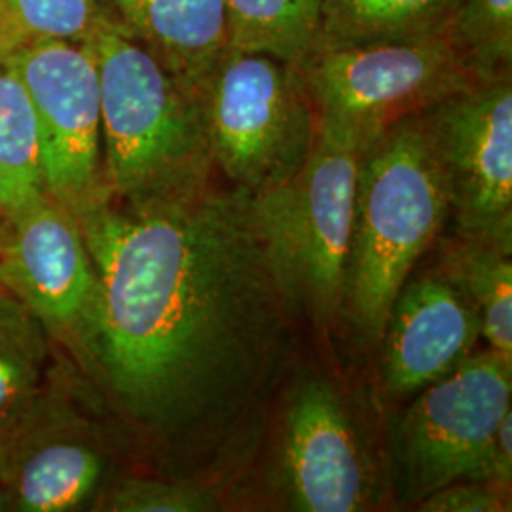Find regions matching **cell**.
Here are the masks:
<instances>
[{
	"label": "cell",
	"mask_w": 512,
	"mask_h": 512,
	"mask_svg": "<svg viewBox=\"0 0 512 512\" xmlns=\"http://www.w3.org/2000/svg\"><path fill=\"white\" fill-rule=\"evenodd\" d=\"M448 38L480 80L511 74L512 0H463Z\"/></svg>",
	"instance_id": "21"
},
{
	"label": "cell",
	"mask_w": 512,
	"mask_h": 512,
	"mask_svg": "<svg viewBox=\"0 0 512 512\" xmlns=\"http://www.w3.org/2000/svg\"><path fill=\"white\" fill-rule=\"evenodd\" d=\"M281 482L294 511H365L376 476L348 410L329 382L308 378L289 399Z\"/></svg>",
	"instance_id": "11"
},
{
	"label": "cell",
	"mask_w": 512,
	"mask_h": 512,
	"mask_svg": "<svg viewBox=\"0 0 512 512\" xmlns=\"http://www.w3.org/2000/svg\"><path fill=\"white\" fill-rule=\"evenodd\" d=\"M512 361L495 351L469 355L450 374L421 389L393 437L404 501L444 486L490 482L497 425L512 410ZM492 484V482H490Z\"/></svg>",
	"instance_id": "7"
},
{
	"label": "cell",
	"mask_w": 512,
	"mask_h": 512,
	"mask_svg": "<svg viewBox=\"0 0 512 512\" xmlns=\"http://www.w3.org/2000/svg\"><path fill=\"white\" fill-rule=\"evenodd\" d=\"M10 57V48H8V40L4 35V27H2V21H0V63L6 61Z\"/></svg>",
	"instance_id": "25"
},
{
	"label": "cell",
	"mask_w": 512,
	"mask_h": 512,
	"mask_svg": "<svg viewBox=\"0 0 512 512\" xmlns=\"http://www.w3.org/2000/svg\"><path fill=\"white\" fill-rule=\"evenodd\" d=\"M107 511L211 512L220 511V499L196 482H165L147 478L124 480L107 499Z\"/></svg>",
	"instance_id": "22"
},
{
	"label": "cell",
	"mask_w": 512,
	"mask_h": 512,
	"mask_svg": "<svg viewBox=\"0 0 512 512\" xmlns=\"http://www.w3.org/2000/svg\"><path fill=\"white\" fill-rule=\"evenodd\" d=\"M37 118L48 196L78 219L109 200L103 175L101 93L88 44L35 42L10 55Z\"/></svg>",
	"instance_id": "9"
},
{
	"label": "cell",
	"mask_w": 512,
	"mask_h": 512,
	"mask_svg": "<svg viewBox=\"0 0 512 512\" xmlns=\"http://www.w3.org/2000/svg\"><path fill=\"white\" fill-rule=\"evenodd\" d=\"M296 71L317 118L355 129L366 139L484 82L448 35L311 48Z\"/></svg>",
	"instance_id": "6"
},
{
	"label": "cell",
	"mask_w": 512,
	"mask_h": 512,
	"mask_svg": "<svg viewBox=\"0 0 512 512\" xmlns=\"http://www.w3.org/2000/svg\"><path fill=\"white\" fill-rule=\"evenodd\" d=\"M505 490L490 482L465 480L444 486L418 503L425 512H503L509 511Z\"/></svg>",
	"instance_id": "23"
},
{
	"label": "cell",
	"mask_w": 512,
	"mask_h": 512,
	"mask_svg": "<svg viewBox=\"0 0 512 512\" xmlns=\"http://www.w3.org/2000/svg\"><path fill=\"white\" fill-rule=\"evenodd\" d=\"M48 196L37 118L18 73L0 63V220Z\"/></svg>",
	"instance_id": "16"
},
{
	"label": "cell",
	"mask_w": 512,
	"mask_h": 512,
	"mask_svg": "<svg viewBox=\"0 0 512 512\" xmlns=\"http://www.w3.org/2000/svg\"><path fill=\"white\" fill-rule=\"evenodd\" d=\"M482 336L475 304L440 270L406 279L382 334V384L410 395L435 384L463 363Z\"/></svg>",
	"instance_id": "13"
},
{
	"label": "cell",
	"mask_w": 512,
	"mask_h": 512,
	"mask_svg": "<svg viewBox=\"0 0 512 512\" xmlns=\"http://www.w3.org/2000/svg\"><path fill=\"white\" fill-rule=\"evenodd\" d=\"M0 287L38 317L48 334L93 359L99 279L80 222L46 196L0 230Z\"/></svg>",
	"instance_id": "10"
},
{
	"label": "cell",
	"mask_w": 512,
	"mask_h": 512,
	"mask_svg": "<svg viewBox=\"0 0 512 512\" xmlns=\"http://www.w3.org/2000/svg\"><path fill=\"white\" fill-rule=\"evenodd\" d=\"M512 480V410L497 425L492 456H490V482L509 492Z\"/></svg>",
	"instance_id": "24"
},
{
	"label": "cell",
	"mask_w": 512,
	"mask_h": 512,
	"mask_svg": "<svg viewBox=\"0 0 512 512\" xmlns=\"http://www.w3.org/2000/svg\"><path fill=\"white\" fill-rule=\"evenodd\" d=\"M124 27L198 99L230 50L226 0H114Z\"/></svg>",
	"instance_id": "14"
},
{
	"label": "cell",
	"mask_w": 512,
	"mask_h": 512,
	"mask_svg": "<svg viewBox=\"0 0 512 512\" xmlns=\"http://www.w3.org/2000/svg\"><path fill=\"white\" fill-rule=\"evenodd\" d=\"M512 253L490 243L448 241L440 272L475 304L490 349L512 361Z\"/></svg>",
	"instance_id": "17"
},
{
	"label": "cell",
	"mask_w": 512,
	"mask_h": 512,
	"mask_svg": "<svg viewBox=\"0 0 512 512\" xmlns=\"http://www.w3.org/2000/svg\"><path fill=\"white\" fill-rule=\"evenodd\" d=\"M99 74L103 175L112 202H173L213 184L198 99L122 23L86 42Z\"/></svg>",
	"instance_id": "2"
},
{
	"label": "cell",
	"mask_w": 512,
	"mask_h": 512,
	"mask_svg": "<svg viewBox=\"0 0 512 512\" xmlns=\"http://www.w3.org/2000/svg\"><path fill=\"white\" fill-rule=\"evenodd\" d=\"M103 476V454L44 393L0 431V488L8 511H78Z\"/></svg>",
	"instance_id": "12"
},
{
	"label": "cell",
	"mask_w": 512,
	"mask_h": 512,
	"mask_svg": "<svg viewBox=\"0 0 512 512\" xmlns=\"http://www.w3.org/2000/svg\"><path fill=\"white\" fill-rule=\"evenodd\" d=\"M48 361V330L0 287V431L35 403Z\"/></svg>",
	"instance_id": "19"
},
{
	"label": "cell",
	"mask_w": 512,
	"mask_h": 512,
	"mask_svg": "<svg viewBox=\"0 0 512 512\" xmlns=\"http://www.w3.org/2000/svg\"><path fill=\"white\" fill-rule=\"evenodd\" d=\"M323 0H226L230 48L296 67L310 52Z\"/></svg>",
	"instance_id": "18"
},
{
	"label": "cell",
	"mask_w": 512,
	"mask_h": 512,
	"mask_svg": "<svg viewBox=\"0 0 512 512\" xmlns=\"http://www.w3.org/2000/svg\"><path fill=\"white\" fill-rule=\"evenodd\" d=\"M0 21L10 55L48 40L86 44L101 29L122 23L114 0H0Z\"/></svg>",
	"instance_id": "20"
},
{
	"label": "cell",
	"mask_w": 512,
	"mask_h": 512,
	"mask_svg": "<svg viewBox=\"0 0 512 512\" xmlns=\"http://www.w3.org/2000/svg\"><path fill=\"white\" fill-rule=\"evenodd\" d=\"M99 279L92 365L148 429L217 444L260 403L293 344L249 194L103 200L78 217Z\"/></svg>",
	"instance_id": "1"
},
{
	"label": "cell",
	"mask_w": 512,
	"mask_h": 512,
	"mask_svg": "<svg viewBox=\"0 0 512 512\" xmlns=\"http://www.w3.org/2000/svg\"><path fill=\"white\" fill-rule=\"evenodd\" d=\"M0 230H2V220H0Z\"/></svg>",
	"instance_id": "27"
},
{
	"label": "cell",
	"mask_w": 512,
	"mask_h": 512,
	"mask_svg": "<svg viewBox=\"0 0 512 512\" xmlns=\"http://www.w3.org/2000/svg\"><path fill=\"white\" fill-rule=\"evenodd\" d=\"M0 511H8V501H6V495L0 488Z\"/></svg>",
	"instance_id": "26"
},
{
	"label": "cell",
	"mask_w": 512,
	"mask_h": 512,
	"mask_svg": "<svg viewBox=\"0 0 512 512\" xmlns=\"http://www.w3.org/2000/svg\"><path fill=\"white\" fill-rule=\"evenodd\" d=\"M215 171L258 196L291 181L310 154L317 112L296 67L230 48L198 93Z\"/></svg>",
	"instance_id": "5"
},
{
	"label": "cell",
	"mask_w": 512,
	"mask_h": 512,
	"mask_svg": "<svg viewBox=\"0 0 512 512\" xmlns=\"http://www.w3.org/2000/svg\"><path fill=\"white\" fill-rule=\"evenodd\" d=\"M448 217V188L420 112L366 139L342 311L368 344H380L395 296Z\"/></svg>",
	"instance_id": "3"
},
{
	"label": "cell",
	"mask_w": 512,
	"mask_h": 512,
	"mask_svg": "<svg viewBox=\"0 0 512 512\" xmlns=\"http://www.w3.org/2000/svg\"><path fill=\"white\" fill-rule=\"evenodd\" d=\"M420 114L459 238L512 253L511 74L454 93Z\"/></svg>",
	"instance_id": "8"
},
{
	"label": "cell",
	"mask_w": 512,
	"mask_h": 512,
	"mask_svg": "<svg viewBox=\"0 0 512 512\" xmlns=\"http://www.w3.org/2000/svg\"><path fill=\"white\" fill-rule=\"evenodd\" d=\"M366 137L317 118L306 164L251 196L256 224L293 315L327 329L344 310L357 167Z\"/></svg>",
	"instance_id": "4"
},
{
	"label": "cell",
	"mask_w": 512,
	"mask_h": 512,
	"mask_svg": "<svg viewBox=\"0 0 512 512\" xmlns=\"http://www.w3.org/2000/svg\"><path fill=\"white\" fill-rule=\"evenodd\" d=\"M463 0H323L311 48L403 42L448 35Z\"/></svg>",
	"instance_id": "15"
}]
</instances>
